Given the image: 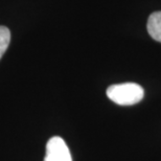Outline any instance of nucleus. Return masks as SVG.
Masks as SVG:
<instances>
[{
	"label": "nucleus",
	"mask_w": 161,
	"mask_h": 161,
	"mask_svg": "<svg viewBox=\"0 0 161 161\" xmlns=\"http://www.w3.org/2000/svg\"><path fill=\"white\" fill-rule=\"evenodd\" d=\"M107 96L119 106H132L144 97V90L136 83L115 84L107 89Z\"/></svg>",
	"instance_id": "obj_1"
},
{
	"label": "nucleus",
	"mask_w": 161,
	"mask_h": 161,
	"mask_svg": "<svg viewBox=\"0 0 161 161\" xmlns=\"http://www.w3.org/2000/svg\"><path fill=\"white\" fill-rule=\"evenodd\" d=\"M44 161H72L69 147L63 138L53 136L47 141Z\"/></svg>",
	"instance_id": "obj_2"
},
{
	"label": "nucleus",
	"mask_w": 161,
	"mask_h": 161,
	"mask_svg": "<svg viewBox=\"0 0 161 161\" xmlns=\"http://www.w3.org/2000/svg\"><path fill=\"white\" fill-rule=\"evenodd\" d=\"M147 33L154 40L161 43V12L151 14L147 20Z\"/></svg>",
	"instance_id": "obj_3"
},
{
	"label": "nucleus",
	"mask_w": 161,
	"mask_h": 161,
	"mask_svg": "<svg viewBox=\"0 0 161 161\" xmlns=\"http://www.w3.org/2000/svg\"><path fill=\"white\" fill-rule=\"evenodd\" d=\"M11 42V31L6 26L0 25V59L8 49Z\"/></svg>",
	"instance_id": "obj_4"
}]
</instances>
